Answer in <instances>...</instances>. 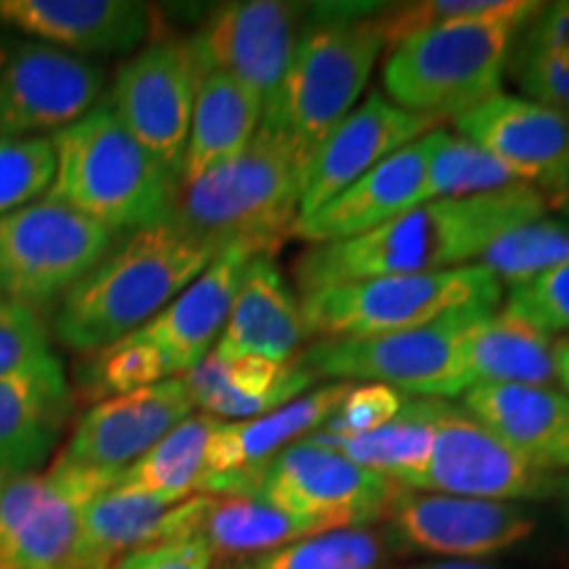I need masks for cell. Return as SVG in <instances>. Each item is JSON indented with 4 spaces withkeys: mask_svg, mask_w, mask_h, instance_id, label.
Instances as JSON below:
<instances>
[{
    "mask_svg": "<svg viewBox=\"0 0 569 569\" xmlns=\"http://www.w3.org/2000/svg\"><path fill=\"white\" fill-rule=\"evenodd\" d=\"M546 213V198L525 182L496 193L422 203L359 238L311 246L296 261L298 290L306 296L372 277L469 267L501 234Z\"/></svg>",
    "mask_w": 569,
    "mask_h": 569,
    "instance_id": "obj_1",
    "label": "cell"
},
{
    "mask_svg": "<svg viewBox=\"0 0 569 569\" xmlns=\"http://www.w3.org/2000/svg\"><path fill=\"white\" fill-rule=\"evenodd\" d=\"M217 251L174 222L132 232L63 296L56 338L101 351L159 317L211 264Z\"/></svg>",
    "mask_w": 569,
    "mask_h": 569,
    "instance_id": "obj_2",
    "label": "cell"
},
{
    "mask_svg": "<svg viewBox=\"0 0 569 569\" xmlns=\"http://www.w3.org/2000/svg\"><path fill=\"white\" fill-rule=\"evenodd\" d=\"M298 51L274 101L261 117V130L277 134L309 167L327 134L356 109L369 74L388 46L377 13L382 6H311Z\"/></svg>",
    "mask_w": 569,
    "mask_h": 569,
    "instance_id": "obj_3",
    "label": "cell"
},
{
    "mask_svg": "<svg viewBox=\"0 0 569 569\" xmlns=\"http://www.w3.org/2000/svg\"><path fill=\"white\" fill-rule=\"evenodd\" d=\"M543 3L507 0L501 11L419 30L382 67L388 101L411 113L461 117L501 92L511 46Z\"/></svg>",
    "mask_w": 569,
    "mask_h": 569,
    "instance_id": "obj_4",
    "label": "cell"
},
{
    "mask_svg": "<svg viewBox=\"0 0 569 569\" xmlns=\"http://www.w3.org/2000/svg\"><path fill=\"white\" fill-rule=\"evenodd\" d=\"M51 142L56 174L48 198L113 234H132L172 217L180 177L132 138L109 103L92 106Z\"/></svg>",
    "mask_w": 569,
    "mask_h": 569,
    "instance_id": "obj_5",
    "label": "cell"
},
{
    "mask_svg": "<svg viewBox=\"0 0 569 569\" xmlns=\"http://www.w3.org/2000/svg\"><path fill=\"white\" fill-rule=\"evenodd\" d=\"M306 161L277 134L256 132L238 159L180 184L169 222L213 251L248 248L272 256L298 222Z\"/></svg>",
    "mask_w": 569,
    "mask_h": 569,
    "instance_id": "obj_6",
    "label": "cell"
},
{
    "mask_svg": "<svg viewBox=\"0 0 569 569\" xmlns=\"http://www.w3.org/2000/svg\"><path fill=\"white\" fill-rule=\"evenodd\" d=\"M496 309H465L415 330L375 338L317 340L301 353L315 377L338 382H377L403 396H465L467 351Z\"/></svg>",
    "mask_w": 569,
    "mask_h": 569,
    "instance_id": "obj_7",
    "label": "cell"
},
{
    "mask_svg": "<svg viewBox=\"0 0 569 569\" xmlns=\"http://www.w3.org/2000/svg\"><path fill=\"white\" fill-rule=\"evenodd\" d=\"M503 284L469 264L443 272L388 274L301 296L306 332L319 340L415 330L465 309H496Z\"/></svg>",
    "mask_w": 569,
    "mask_h": 569,
    "instance_id": "obj_8",
    "label": "cell"
},
{
    "mask_svg": "<svg viewBox=\"0 0 569 569\" xmlns=\"http://www.w3.org/2000/svg\"><path fill=\"white\" fill-rule=\"evenodd\" d=\"M117 234L71 206L42 198L0 219V296L30 306L67 296Z\"/></svg>",
    "mask_w": 569,
    "mask_h": 569,
    "instance_id": "obj_9",
    "label": "cell"
},
{
    "mask_svg": "<svg viewBox=\"0 0 569 569\" xmlns=\"http://www.w3.org/2000/svg\"><path fill=\"white\" fill-rule=\"evenodd\" d=\"M113 486L59 461L46 475H0V569H74L82 511Z\"/></svg>",
    "mask_w": 569,
    "mask_h": 569,
    "instance_id": "obj_10",
    "label": "cell"
},
{
    "mask_svg": "<svg viewBox=\"0 0 569 569\" xmlns=\"http://www.w3.org/2000/svg\"><path fill=\"white\" fill-rule=\"evenodd\" d=\"M432 422L436 438L430 457L409 480V490L509 503L546 501L559 493L561 475L532 467L465 407L436 398Z\"/></svg>",
    "mask_w": 569,
    "mask_h": 569,
    "instance_id": "obj_11",
    "label": "cell"
},
{
    "mask_svg": "<svg viewBox=\"0 0 569 569\" xmlns=\"http://www.w3.org/2000/svg\"><path fill=\"white\" fill-rule=\"evenodd\" d=\"M396 490L393 480L303 438L269 461L253 496L319 530H338L386 517Z\"/></svg>",
    "mask_w": 569,
    "mask_h": 569,
    "instance_id": "obj_12",
    "label": "cell"
},
{
    "mask_svg": "<svg viewBox=\"0 0 569 569\" xmlns=\"http://www.w3.org/2000/svg\"><path fill=\"white\" fill-rule=\"evenodd\" d=\"M309 17L306 6L280 0H240L224 3L188 40L201 74H224L259 98L274 101L288 74Z\"/></svg>",
    "mask_w": 569,
    "mask_h": 569,
    "instance_id": "obj_13",
    "label": "cell"
},
{
    "mask_svg": "<svg viewBox=\"0 0 569 569\" xmlns=\"http://www.w3.org/2000/svg\"><path fill=\"white\" fill-rule=\"evenodd\" d=\"M103 69L38 40H0V140L42 138L82 119Z\"/></svg>",
    "mask_w": 569,
    "mask_h": 569,
    "instance_id": "obj_14",
    "label": "cell"
},
{
    "mask_svg": "<svg viewBox=\"0 0 569 569\" xmlns=\"http://www.w3.org/2000/svg\"><path fill=\"white\" fill-rule=\"evenodd\" d=\"M201 71L188 40H159L119 69L109 109L146 151L180 177Z\"/></svg>",
    "mask_w": 569,
    "mask_h": 569,
    "instance_id": "obj_15",
    "label": "cell"
},
{
    "mask_svg": "<svg viewBox=\"0 0 569 569\" xmlns=\"http://www.w3.org/2000/svg\"><path fill=\"white\" fill-rule=\"evenodd\" d=\"M396 540L440 559H482L509 551L536 530L525 507L398 486L388 507Z\"/></svg>",
    "mask_w": 569,
    "mask_h": 569,
    "instance_id": "obj_16",
    "label": "cell"
},
{
    "mask_svg": "<svg viewBox=\"0 0 569 569\" xmlns=\"http://www.w3.org/2000/svg\"><path fill=\"white\" fill-rule=\"evenodd\" d=\"M465 140L501 163L515 180L536 188L549 209L569 198V122L536 101L498 92L453 119Z\"/></svg>",
    "mask_w": 569,
    "mask_h": 569,
    "instance_id": "obj_17",
    "label": "cell"
},
{
    "mask_svg": "<svg viewBox=\"0 0 569 569\" xmlns=\"http://www.w3.org/2000/svg\"><path fill=\"white\" fill-rule=\"evenodd\" d=\"M196 411L182 377L111 396L77 422L59 465L119 478Z\"/></svg>",
    "mask_w": 569,
    "mask_h": 569,
    "instance_id": "obj_18",
    "label": "cell"
},
{
    "mask_svg": "<svg viewBox=\"0 0 569 569\" xmlns=\"http://www.w3.org/2000/svg\"><path fill=\"white\" fill-rule=\"evenodd\" d=\"M348 388L351 382H330L269 415L219 425L206 453V475L198 496H253L269 461L288 446L322 430L343 403Z\"/></svg>",
    "mask_w": 569,
    "mask_h": 569,
    "instance_id": "obj_19",
    "label": "cell"
},
{
    "mask_svg": "<svg viewBox=\"0 0 569 569\" xmlns=\"http://www.w3.org/2000/svg\"><path fill=\"white\" fill-rule=\"evenodd\" d=\"M440 119L411 113L372 92L336 130L327 134L306 167L298 219L309 217L365 177L369 169L407 148L422 134L438 130Z\"/></svg>",
    "mask_w": 569,
    "mask_h": 569,
    "instance_id": "obj_20",
    "label": "cell"
},
{
    "mask_svg": "<svg viewBox=\"0 0 569 569\" xmlns=\"http://www.w3.org/2000/svg\"><path fill=\"white\" fill-rule=\"evenodd\" d=\"M438 138L440 127L377 163L322 209L298 219L290 238L311 246L351 240L427 203V169Z\"/></svg>",
    "mask_w": 569,
    "mask_h": 569,
    "instance_id": "obj_21",
    "label": "cell"
},
{
    "mask_svg": "<svg viewBox=\"0 0 569 569\" xmlns=\"http://www.w3.org/2000/svg\"><path fill=\"white\" fill-rule=\"evenodd\" d=\"M0 27L63 53H130L151 32V9L132 0H0Z\"/></svg>",
    "mask_w": 569,
    "mask_h": 569,
    "instance_id": "obj_22",
    "label": "cell"
},
{
    "mask_svg": "<svg viewBox=\"0 0 569 569\" xmlns=\"http://www.w3.org/2000/svg\"><path fill=\"white\" fill-rule=\"evenodd\" d=\"M71 390L56 353L0 377V475L46 465L71 417Z\"/></svg>",
    "mask_w": 569,
    "mask_h": 569,
    "instance_id": "obj_23",
    "label": "cell"
},
{
    "mask_svg": "<svg viewBox=\"0 0 569 569\" xmlns=\"http://www.w3.org/2000/svg\"><path fill=\"white\" fill-rule=\"evenodd\" d=\"M248 248H224L159 317L140 327L167 356L174 377L190 372L217 348L248 261Z\"/></svg>",
    "mask_w": 569,
    "mask_h": 569,
    "instance_id": "obj_24",
    "label": "cell"
},
{
    "mask_svg": "<svg viewBox=\"0 0 569 569\" xmlns=\"http://www.w3.org/2000/svg\"><path fill=\"white\" fill-rule=\"evenodd\" d=\"M461 407L532 467L569 472V396L551 386H475Z\"/></svg>",
    "mask_w": 569,
    "mask_h": 569,
    "instance_id": "obj_25",
    "label": "cell"
},
{
    "mask_svg": "<svg viewBox=\"0 0 569 569\" xmlns=\"http://www.w3.org/2000/svg\"><path fill=\"white\" fill-rule=\"evenodd\" d=\"M309 338L293 288L284 282L272 256L256 253L248 261L232 311L213 353L219 359L261 356L269 361H293Z\"/></svg>",
    "mask_w": 569,
    "mask_h": 569,
    "instance_id": "obj_26",
    "label": "cell"
},
{
    "mask_svg": "<svg viewBox=\"0 0 569 569\" xmlns=\"http://www.w3.org/2000/svg\"><path fill=\"white\" fill-rule=\"evenodd\" d=\"M180 377L190 390L196 409L222 422L269 415L303 396V390H309L317 380L298 359L284 365L261 356L219 359L213 351Z\"/></svg>",
    "mask_w": 569,
    "mask_h": 569,
    "instance_id": "obj_27",
    "label": "cell"
},
{
    "mask_svg": "<svg viewBox=\"0 0 569 569\" xmlns=\"http://www.w3.org/2000/svg\"><path fill=\"white\" fill-rule=\"evenodd\" d=\"M264 106L251 90L224 74H201L193 122L180 169V184L248 151L261 127Z\"/></svg>",
    "mask_w": 569,
    "mask_h": 569,
    "instance_id": "obj_28",
    "label": "cell"
},
{
    "mask_svg": "<svg viewBox=\"0 0 569 569\" xmlns=\"http://www.w3.org/2000/svg\"><path fill=\"white\" fill-rule=\"evenodd\" d=\"M174 507L122 486L96 496L82 511L74 569H117L130 553L159 546Z\"/></svg>",
    "mask_w": 569,
    "mask_h": 569,
    "instance_id": "obj_29",
    "label": "cell"
},
{
    "mask_svg": "<svg viewBox=\"0 0 569 569\" xmlns=\"http://www.w3.org/2000/svg\"><path fill=\"white\" fill-rule=\"evenodd\" d=\"M325 532L256 496H203L196 538H201L211 559L253 561L282 546Z\"/></svg>",
    "mask_w": 569,
    "mask_h": 569,
    "instance_id": "obj_30",
    "label": "cell"
},
{
    "mask_svg": "<svg viewBox=\"0 0 569 569\" xmlns=\"http://www.w3.org/2000/svg\"><path fill=\"white\" fill-rule=\"evenodd\" d=\"M557 338L511 311H493L467 351V382L475 386H551Z\"/></svg>",
    "mask_w": 569,
    "mask_h": 569,
    "instance_id": "obj_31",
    "label": "cell"
},
{
    "mask_svg": "<svg viewBox=\"0 0 569 569\" xmlns=\"http://www.w3.org/2000/svg\"><path fill=\"white\" fill-rule=\"evenodd\" d=\"M432 401L436 398H407L401 415L388 425L377 427L361 436H336V432L317 430L309 440L317 446L332 448L353 465L372 469L396 486L407 488L409 480L422 469L430 457L436 422H432Z\"/></svg>",
    "mask_w": 569,
    "mask_h": 569,
    "instance_id": "obj_32",
    "label": "cell"
},
{
    "mask_svg": "<svg viewBox=\"0 0 569 569\" xmlns=\"http://www.w3.org/2000/svg\"><path fill=\"white\" fill-rule=\"evenodd\" d=\"M507 71L528 101L569 122V0L540 6L517 34Z\"/></svg>",
    "mask_w": 569,
    "mask_h": 569,
    "instance_id": "obj_33",
    "label": "cell"
},
{
    "mask_svg": "<svg viewBox=\"0 0 569 569\" xmlns=\"http://www.w3.org/2000/svg\"><path fill=\"white\" fill-rule=\"evenodd\" d=\"M219 425L222 419L203 415V411L190 415L146 457L134 461L122 475L119 486L167 503H182L198 496L206 475V453Z\"/></svg>",
    "mask_w": 569,
    "mask_h": 569,
    "instance_id": "obj_34",
    "label": "cell"
},
{
    "mask_svg": "<svg viewBox=\"0 0 569 569\" xmlns=\"http://www.w3.org/2000/svg\"><path fill=\"white\" fill-rule=\"evenodd\" d=\"M478 264L501 284L515 288L532 277L569 264V222L540 217L496 240Z\"/></svg>",
    "mask_w": 569,
    "mask_h": 569,
    "instance_id": "obj_35",
    "label": "cell"
},
{
    "mask_svg": "<svg viewBox=\"0 0 569 569\" xmlns=\"http://www.w3.org/2000/svg\"><path fill=\"white\" fill-rule=\"evenodd\" d=\"M388 540L369 528H338L248 561L251 569H380Z\"/></svg>",
    "mask_w": 569,
    "mask_h": 569,
    "instance_id": "obj_36",
    "label": "cell"
},
{
    "mask_svg": "<svg viewBox=\"0 0 569 569\" xmlns=\"http://www.w3.org/2000/svg\"><path fill=\"white\" fill-rule=\"evenodd\" d=\"M517 182L493 156H488L475 142L440 130L436 153L427 169V203L496 193Z\"/></svg>",
    "mask_w": 569,
    "mask_h": 569,
    "instance_id": "obj_37",
    "label": "cell"
},
{
    "mask_svg": "<svg viewBox=\"0 0 569 569\" xmlns=\"http://www.w3.org/2000/svg\"><path fill=\"white\" fill-rule=\"evenodd\" d=\"M169 377L174 375L167 365V356L142 330H134L117 343L96 351L90 365V388L109 393V398L151 388Z\"/></svg>",
    "mask_w": 569,
    "mask_h": 569,
    "instance_id": "obj_38",
    "label": "cell"
},
{
    "mask_svg": "<svg viewBox=\"0 0 569 569\" xmlns=\"http://www.w3.org/2000/svg\"><path fill=\"white\" fill-rule=\"evenodd\" d=\"M53 174L51 138L0 140V219L46 196Z\"/></svg>",
    "mask_w": 569,
    "mask_h": 569,
    "instance_id": "obj_39",
    "label": "cell"
},
{
    "mask_svg": "<svg viewBox=\"0 0 569 569\" xmlns=\"http://www.w3.org/2000/svg\"><path fill=\"white\" fill-rule=\"evenodd\" d=\"M503 309L549 336H569V264L515 284Z\"/></svg>",
    "mask_w": 569,
    "mask_h": 569,
    "instance_id": "obj_40",
    "label": "cell"
},
{
    "mask_svg": "<svg viewBox=\"0 0 569 569\" xmlns=\"http://www.w3.org/2000/svg\"><path fill=\"white\" fill-rule=\"evenodd\" d=\"M409 396L398 393L388 386H377V382H361V386L348 388V393L340 403L336 415L327 419L322 430L336 432V436H361V432H372L377 427L388 425L390 419L401 415L403 403Z\"/></svg>",
    "mask_w": 569,
    "mask_h": 569,
    "instance_id": "obj_41",
    "label": "cell"
},
{
    "mask_svg": "<svg viewBox=\"0 0 569 569\" xmlns=\"http://www.w3.org/2000/svg\"><path fill=\"white\" fill-rule=\"evenodd\" d=\"M46 353H51L48 332L34 309L0 296V377L32 365Z\"/></svg>",
    "mask_w": 569,
    "mask_h": 569,
    "instance_id": "obj_42",
    "label": "cell"
},
{
    "mask_svg": "<svg viewBox=\"0 0 569 569\" xmlns=\"http://www.w3.org/2000/svg\"><path fill=\"white\" fill-rule=\"evenodd\" d=\"M117 569H211V551L201 538L172 540L130 553Z\"/></svg>",
    "mask_w": 569,
    "mask_h": 569,
    "instance_id": "obj_43",
    "label": "cell"
},
{
    "mask_svg": "<svg viewBox=\"0 0 569 569\" xmlns=\"http://www.w3.org/2000/svg\"><path fill=\"white\" fill-rule=\"evenodd\" d=\"M553 367H557V380L569 396V336L553 343Z\"/></svg>",
    "mask_w": 569,
    "mask_h": 569,
    "instance_id": "obj_44",
    "label": "cell"
},
{
    "mask_svg": "<svg viewBox=\"0 0 569 569\" xmlns=\"http://www.w3.org/2000/svg\"><path fill=\"white\" fill-rule=\"evenodd\" d=\"M409 569H496L490 565H482L478 559H438V561H422Z\"/></svg>",
    "mask_w": 569,
    "mask_h": 569,
    "instance_id": "obj_45",
    "label": "cell"
},
{
    "mask_svg": "<svg viewBox=\"0 0 569 569\" xmlns=\"http://www.w3.org/2000/svg\"><path fill=\"white\" fill-rule=\"evenodd\" d=\"M557 496L561 498V503H565L567 517H569V472L561 475V480H559V493H557Z\"/></svg>",
    "mask_w": 569,
    "mask_h": 569,
    "instance_id": "obj_46",
    "label": "cell"
},
{
    "mask_svg": "<svg viewBox=\"0 0 569 569\" xmlns=\"http://www.w3.org/2000/svg\"><path fill=\"white\" fill-rule=\"evenodd\" d=\"M230 569H251V565H248V561H240V565H234Z\"/></svg>",
    "mask_w": 569,
    "mask_h": 569,
    "instance_id": "obj_47",
    "label": "cell"
},
{
    "mask_svg": "<svg viewBox=\"0 0 569 569\" xmlns=\"http://www.w3.org/2000/svg\"><path fill=\"white\" fill-rule=\"evenodd\" d=\"M561 211H565V213H567V217H569V198H567V203H565V209H561Z\"/></svg>",
    "mask_w": 569,
    "mask_h": 569,
    "instance_id": "obj_48",
    "label": "cell"
}]
</instances>
